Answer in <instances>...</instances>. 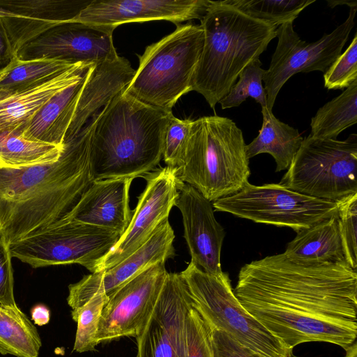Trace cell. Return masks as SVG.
I'll return each instance as SVG.
<instances>
[{
    "mask_svg": "<svg viewBox=\"0 0 357 357\" xmlns=\"http://www.w3.org/2000/svg\"><path fill=\"white\" fill-rule=\"evenodd\" d=\"M62 146L30 141L16 130H0V167L16 168L57 160Z\"/></svg>",
    "mask_w": 357,
    "mask_h": 357,
    "instance_id": "29",
    "label": "cell"
},
{
    "mask_svg": "<svg viewBox=\"0 0 357 357\" xmlns=\"http://www.w3.org/2000/svg\"><path fill=\"white\" fill-rule=\"evenodd\" d=\"M345 357H357V343L356 342L348 349Z\"/></svg>",
    "mask_w": 357,
    "mask_h": 357,
    "instance_id": "41",
    "label": "cell"
},
{
    "mask_svg": "<svg viewBox=\"0 0 357 357\" xmlns=\"http://www.w3.org/2000/svg\"><path fill=\"white\" fill-rule=\"evenodd\" d=\"M185 357H215L211 328L192 305L185 319Z\"/></svg>",
    "mask_w": 357,
    "mask_h": 357,
    "instance_id": "35",
    "label": "cell"
},
{
    "mask_svg": "<svg viewBox=\"0 0 357 357\" xmlns=\"http://www.w3.org/2000/svg\"><path fill=\"white\" fill-rule=\"evenodd\" d=\"M324 86L331 89L347 88L357 80V34L324 75Z\"/></svg>",
    "mask_w": 357,
    "mask_h": 357,
    "instance_id": "36",
    "label": "cell"
},
{
    "mask_svg": "<svg viewBox=\"0 0 357 357\" xmlns=\"http://www.w3.org/2000/svg\"><path fill=\"white\" fill-rule=\"evenodd\" d=\"M41 346L35 324L17 304H0V354L38 357Z\"/></svg>",
    "mask_w": 357,
    "mask_h": 357,
    "instance_id": "26",
    "label": "cell"
},
{
    "mask_svg": "<svg viewBox=\"0 0 357 357\" xmlns=\"http://www.w3.org/2000/svg\"><path fill=\"white\" fill-rule=\"evenodd\" d=\"M10 245L0 240V304L16 305L14 278Z\"/></svg>",
    "mask_w": 357,
    "mask_h": 357,
    "instance_id": "37",
    "label": "cell"
},
{
    "mask_svg": "<svg viewBox=\"0 0 357 357\" xmlns=\"http://www.w3.org/2000/svg\"><path fill=\"white\" fill-rule=\"evenodd\" d=\"M357 135L344 140L303 138L280 185L318 199L339 201L357 193Z\"/></svg>",
    "mask_w": 357,
    "mask_h": 357,
    "instance_id": "8",
    "label": "cell"
},
{
    "mask_svg": "<svg viewBox=\"0 0 357 357\" xmlns=\"http://www.w3.org/2000/svg\"><path fill=\"white\" fill-rule=\"evenodd\" d=\"M259 59L251 61L239 74L238 80L219 103L222 109L239 106L248 97L252 98L261 108L267 107V98L262 85L266 70Z\"/></svg>",
    "mask_w": 357,
    "mask_h": 357,
    "instance_id": "32",
    "label": "cell"
},
{
    "mask_svg": "<svg viewBox=\"0 0 357 357\" xmlns=\"http://www.w3.org/2000/svg\"><path fill=\"white\" fill-rule=\"evenodd\" d=\"M337 222L345 261L357 269V193L338 201Z\"/></svg>",
    "mask_w": 357,
    "mask_h": 357,
    "instance_id": "33",
    "label": "cell"
},
{
    "mask_svg": "<svg viewBox=\"0 0 357 357\" xmlns=\"http://www.w3.org/2000/svg\"><path fill=\"white\" fill-rule=\"evenodd\" d=\"M135 74L128 59L117 56L93 65L81 90L64 142L75 138L115 97L123 93Z\"/></svg>",
    "mask_w": 357,
    "mask_h": 357,
    "instance_id": "21",
    "label": "cell"
},
{
    "mask_svg": "<svg viewBox=\"0 0 357 357\" xmlns=\"http://www.w3.org/2000/svg\"><path fill=\"white\" fill-rule=\"evenodd\" d=\"M108 298L103 293H97L75 312H71L77 322V331L73 351L84 353L95 350L98 344L97 333L103 307Z\"/></svg>",
    "mask_w": 357,
    "mask_h": 357,
    "instance_id": "31",
    "label": "cell"
},
{
    "mask_svg": "<svg viewBox=\"0 0 357 357\" xmlns=\"http://www.w3.org/2000/svg\"><path fill=\"white\" fill-rule=\"evenodd\" d=\"M284 255L298 264L347 263L337 216L296 231Z\"/></svg>",
    "mask_w": 357,
    "mask_h": 357,
    "instance_id": "24",
    "label": "cell"
},
{
    "mask_svg": "<svg viewBox=\"0 0 357 357\" xmlns=\"http://www.w3.org/2000/svg\"><path fill=\"white\" fill-rule=\"evenodd\" d=\"M31 317L34 324L43 326L50 321V311L45 305L38 304L31 308Z\"/></svg>",
    "mask_w": 357,
    "mask_h": 357,
    "instance_id": "40",
    "label": "cell"
},
{
    "mask_svg": "<svg viewBox=\"0 0 357 357\" xmlns=\"http://www.w3.org/2000/svg\"><path fill=\"white\" fill-rule=\"evenodd\" d=\"M75 65L53 59L24 61L14 56L0 70V100L41 84Z\"/></svg>",
    "mask_w": 357,
    "mask_h": 357,
    "instance_id": "27",
    "label": "cell"
},
{
    "mask_svg": "<svg viewBox=\"0 0 357 357\" xmlns=\"http://www.w3.org/2000/svg\"><path fill=\"white\" fill-rule=\"evenodd\" d=\"M357 123V80L340 95L321 107L311 119L310 136L336 139L345 129Z\"/></svg>",
    "mask_w": 357,
    "mask_h": 357,
    "instance_id": "28",
    "label": "cell"
},
{
    "mask_svg": "<svg viewBox=\"0 0 357 357\" xmlns=\"http://www.w3.org/2000/svg\"><path fill=\"white\" fill-rule=\"evenodd\" d=\"M204 44L200 24L176 25L139 56V64L125 92L139 101L167 113L192 84Z\"/></svg>",
    "mask_w": 357,
    "mask_h": 357,
    "instance_id": "6",
    "label": "cell"
},
{
    "mask_svg": "<svg viewBox=\"0 0 357 357\" xmlns=\"http://www.w3.org/2000/svg\"><path fill=\"white\" fill-rule=\"evenodd\" d=\"M174 231L168 220H165L151 238L139 248L115 266L84 276L68 287L67 302L75 312L97 293L108 298L121 286L149 267L166 261L175 255Z\"/></svg>",
    "mask_w": 357,
    "mask_h": 357,
    "instance_id": "16",
    "label": "cell"
},
{
    "mask_svg": "<svg viewBox=\"0 0 357 357\" xmlns=\"http://www.w3.org/2000/svg\"><path fill=\"white\" fill-rule=\"evenodd\" d=\"M14 56L6 28L0 17V70L6 66Z\"/></svg>",
    "mask_w": 357,
    "mask_h": 357,
    "instance_id": "39",
    "label": "cell"
},
{
    "mask_svg": "<svg viewBox=\"0 0 357 357\" xmlns=\"http://www.w3.org/2000/svg\"><path fill=\"white\" fill-rule=\"evenodd\" d=\"M174 206L182 215L183 236L191 262L211 274L222 272L220 254L225 232L215 218L211 202L194 187L180 181Z\"/></svg>",
    "mask_w": 357,
    "mask_h": 357,
    "instance_id": "18",
    "label": "cell"
},
{
    "mask_svg": "<svg viewBox=\"0 0 357 357\" xmlns=\"http://www.w3.org/2000/svg\"><path fill=\"white\" fill-rule=\"evenodd\" d=\"M262 126L258 135L248 145L250 160L260 153H269L276 162V172L287 169L299 150L303 138L297 128L278 119L266 107L261 108Z\"/></svg>",
    "mask_w": 357,
    "mask_h": 357,
    "instance_id": "25",
    "label": "cell"
},
{
    "mask_svg": "<svg viewBox=\"0 0 357 357\" xmlns=\"http://www.w3.org/2000/svg\"><path fill=\"white\" fill-rule=\"evenodd\" d=\"M315 0H225L247 15L276 27L292 22Z\"/></svg>",
    "mask_w": 357,
    "mask_h": 357,
    "instance_id": "30",
    "label": "cell"
},
{
    "mask_svg": "<svg viewBox=\"0 0 357 357\" xmlns=\"http://www.w3.org/2000/svg\"><path fill=\"white\" fill-rule=\"evenodd\" d=\"M214 211L295 231L337 216L338 201L310 197L279 183L247 182L238 192L213 202Z\"/></svg>",
    "mask_w": 357,
    "mask_h": 357,
    "instance_id": "9",
    "label": "cell"
},
{
    "mask_svg": "<svg viewBox=\"0 0 357 357\" xmlns=\"http://www.w3.org/2000/svg\"><path fill=\"white\" fill-rule=\"evenodd\" d=\"M121 234L89 225L56 221L10 245L13 257L36 268L78 264L91 273Z\"/></svg>",
    "mask_w": 357,
    "mask_h": 357,
    "instance_id": "10",
    "label": "cell"
},
{
    "mask_svg": "<svg viewBox=\"0 0 357 357\" xmlns=\"http://www.w3.org/2000/svg\"><path fill=\"white\" fill-rule=\"evenodd\" d=\"M132 180L116 178L92 182L71 211L59 220L89 225L122 234L132 213L129 207Z\"/></svg>",
    "mask_w": 357,
    "mask_h": 357,
    "instance_id": "20",
    "label": "cell"
},
{
    "mask_svg": "<svg viewBox=\"0 0 357 357\" xmlns=\"http://www.w3.org/2000/svg\"><path fill=\"white\" fill-rule=\"evenodd\" d=\"M211 331L215 357H264L223 331L213 328H211Z\"/></svg>",
    "mask_w": 357,
    "mask_h": 357,
    "instance_id": "38",
    "label": "cell"
},
{
    "mask_svg": "<svg viewBox=\"0 0 357 357\" xmlns=\"http://www.w3.org/2000/svg\"><path fill=\"white\" fill-rule=\"evenodd\" d=\"M92 0H0V17L14 55L25 43L61 23L74 21Z\"/></svg>",
    "mask_w": 357,
    "mask_h": 357,
    "instance_id": "19",
    "label": "cell"
},
{
    "mask_svg": "<svg viewBox=\"0 0 357 357\" xmlns=\"http://www.w3.org/2000/svg\"><path fill=\"white\" fill-rule=\"evenodd\" d=\"M192 122L171 115L163 136L162 158L167 166L178 169L183 165Z\"/></svg>",
    "mask_w": 357,
    "mask_h": 357,
    "instance_id": "34",
    "label": "cell"
},
{
    "mask_svg": "<svg viewBox=\"0 0 357 357\" xmlns=\"http://www.w3.org/2000/svg\"><path fill=\"white\" fill-rule=\"evenodd\" d=\"M114 29L77 21L61 23L25 43L15 56L24 61L53 59L94 65L119 56L112 39Z\"/></svg>",
    "mask_w": 357,
    "mask_h": 357,
    "instance_id": "14",
    "label": "cell"
},
{
    "mask_svg": "<svg viewBox=\"0 0 357 357\" xmlns=\"http://www.w3.org/2000/svg\"><path fill=\"white\" fill-rule=\"evenodd\" d=\"M209 0H92L74 21L111 26L167 20L176 25L204 15Z\"/></svg>",
    "mask_w": 357,
    "mask_h": 357,
    "instance_id": "17",
    "label": "cell"
},
{
    "mask_svg": "<svg viewBox=\"0 0 357 357\" xmlns=\"http://www.w3.org/2000/svg\"><path fill=\"white\" fill-rule=\"evenodd\" d=\"M193 307L211 328L225 332L264 357H297L240 303L227 273H206L192 262L180 273Z\"/></svg>",
    "mask_w": 357,
    "mask_h": 357,
    "instance_id": "7",
    "label": "cell"
},
{
    "mask_svg": "<svg viewBox=\"0 0 357 357\" xmlns=\"http://www.w3.org/2000/svg\"><path fill=\"white\" fill-rule=\"evenodd\" d=\"M97 116L63 143L57 160L0 167V240L13 244L58 221L78 202L92 183L90 142Z\"/></svg>",
    "mask_w": 357,
    "mask_h": 357,
    "instance_id": "2",
    "label": "cell"
},
{
    "mask_svg": "<svg viewBox=\"0 0 357 357\" xmlns=\"http://www.w3.org/2000/svg\"><path fill=\"white\" fill-rule=\"evenodd\" d=\"M177 170L167 166L142 176L146 185L138 197L130 224L110 251L98 261L94 273L107 270L128 257L168 220L178 195Z\"/></svg>",
    "mask_w": 357,
    "mask_h": 357,
    "instance_id": "13",
    "label": "cell"
},
{
    "mask_svg": "<svg viewBox=\"0 0 357 357\" xmlns=\"http://www.w3.org/2000/svg\"><path fill=\"white\" fill-rule=\"evenodd\" d=\"M204 44L192 79V91L214 109L241 72L276 38L277 27L247 15L225 1H209L200 20Z\"/></svg>",
    "mask_w": 357,
    "mask_h": 357,
    "instance_id": "4",
    "label": "cell"
},
{
    "mask_svg": "<svg viewBox=\"0 0 357 357\" xmlns=\"http://www.w3.org/2000/svg\"><path fill=\"white\" fill-rule=\"evenodd\" d=\"M90 68L79 80L53 96L25 124L14 130L26 139L62 146Z\"/></svg>",
    "mask_w": 357,
    "mask_h": 357,
    "instance_id": "22",
    "label": "cell"
},
{
    "mask_svg": "<svg viewBox=\"0 0 357 357\" xmlns=\"http://www.w3.org/2000/svg\"><path fill=\"white\" fill-rule=\"evenodd\" d=\"M93 65L78 63L45 82L0 100V130L25 124L53 96L79 80Z\"/></svg>",
    "mask_w": 357,
    "mask_h": 357,
    "instance_id": "23",
    "label": "cell"
},
{
    "mask_svg": "<svg viewBox=\"0 0 357 357\" xmlns=\"http://www.w3.org/2000/svg\"><path fill=\"white\" fill-rule=\"evenodd\" d=\"M192 305L181 274L167 273L154 310L136 337L137 357H185V319Z\"/></svg>",
    "mask_w": 357,
    "mask_h": 357,
    "instance_id": "15",
    "label": "cell"
},
{
    "mask_svg": "<svg viewBox=\"0 0 357 357\" xmlns=\"http://www.w3.org/2000/svg\"><path fill=\"white\" fill-rule=\"evenodd\" d=\"M172 114L143 103L125 91L98 114L90 142L92 182L142 177L162 158L163 136Z\"/></svg>",
    "mask_w": 357,
    "mask_h": 357,
    "instance_id": "3",
    "label": "cell"
},
{
    "mask_svg": "<svg viewBox=\"0 0 357 357\" xmlns=\"http://www.w3.org/2000/svg\"><path fill=\"white\" fill-rule=\"evenodd\" d=\"M167 273L165 262L159 261L108 297L98 325V344L140 334L154 310Z\"/></svg>",
    "mask_w": 357,
    "mask_h": 357,
    "instance_id": "12",
    "label": "cell"
},
{
    "mask_svg": "<svg viewBox=\"0 0 357 357\" xmlns=\"http://www.w3.org/2000/svg\"><path fill=\"white\" fill-rule=\"evenodd\" d=\"M357 6L350 8L347 19L331 33L313 43L302 40L294 30L293 23L276 29L278 44L263 81L267 109L272 112L276 97L283 85L298 73L321 71L325 73L342 54L355 25Z\"/></svg>",
    "mask_w": 357,
    "mask_h": 357,
    "instance_id": "11",
    "label": "cell"
},
{
    "mask_svg": "<svg viewBox=\"0 0 357 357\" xmlns=\"http://www.w3.org/2000/svg\"><path fill=\"white\" fill-rule=\"evenodd\" d=\"M245 145L241 130L231 119L200 117L192 122L177 176L210 202L234 195L250 174Z\"/></svg>",
    "mask_w": 357,
    "mask_h": 357,
    "instance_id": "5",
    "label": "cell"
},
{
    "mask_svg": "<svg viewBox=\"0 0 357 357\" xmlns=\"http://www.w3.org/2000/svg\"><path fill=\"white\" fill-rule=\"evenodd\" d=\"M234 293L287 347L326 342L349 349L357 337V271L347 263L298 264L284 253L243 266Z\"/></svg>",
    "mask_w": 357,
    "mask_h": 357,
    "instance_id": "1",
    "label": "cell"
}]
</instances>
